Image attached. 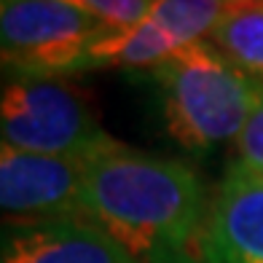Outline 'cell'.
Here are the masks:
<instances>
[{"label":"cell","instance_id":"cell-1","mask_svg":"<svg viewBox=\"0 0 263 263\" xmlns=\"http://www.w3.org/2000/svg\"><path fill=\"white\" fill-rule=\"evenodd\" d=\"M86 218L137 263H194L210 199L201 177L180 159L124 142L86 161Z\"/></svg>","mask_w":263,"mask_h":263},{"label":"cell","instance_id":"cell-2","mask_svg":"<svg viewBox=\"0 0 263 263\" xmlns=\"http://www.w3.org/2000/svg\"><path fill=\"white\" fill-rule=\"evenodd\" d=\"M170 137L191 153L236 142L263 100V86L236 70L210 41L153 67Z\"/></svg>","mask_w":263,"mask_h":263},{"label":"cell","instance_id":"cell-3","mask_svg":"<svg viewBox=\"0 0 263 263\" xmlns=\"http://www.w3.org/2000/svg\"><path fill=\"white\" fill-rule=\"evenodd\" d=\"M0 135L16 151L81 161L118 145L73 83L46 76H6Z\"/></svg>","mask_w":263,"mask_h":263},{"label":"cell","instance_id":"cell-4","mask_svg":"<svg viewBox=\"0 0 263 263\" xmlns=\"http://www.w3.org/2000/svg\"><path fill=\"white\" fill-rule=\"evenodd\" d=\"M107 27L65 0H3L0 46L6 76L67 78Z\"/></svg>","mask_w":263,"mask_h":263},{"label":"cell","instance_id":"cell-5","mask_svg":"<svg viewBox=\"0 0 263 263\" xmlns=\"http://www.w3.org/2000/svg\"><path fill=\"white\" fill-rule=\"evenodd\" d=\"M229 8L231 3L223 0H153L137 25L102 32L81 54L70 76L91 70H153L188 46L210 41Z\"/></svg>","mask_w":263,"mask_h":263},{"label":"cell","instance_id":"cell-6","mask_svg":"<svg viewBox=\"0 0 263 263\" xmlns=\"http://www.w3.org/2000/svg\"><path fill=\"white\" fill-rule=\"evenodd\" d=\"M86 161L0 145L3 223L86 218Z\"/></svg>","mask_w":263,"mask_h":263},{"label":"cell","instance_id":"cell-7","mask_svg":"<svg viewBox=\"0 0 263 263\" xmlns=\"http://www.w3.org/2000/svg\"><path fill=\"white\" fill-rule=\"evenodd\" d=\"M204 263H263V177L236 161L210 199L201 236Z\"/></svg>","mask_w":263,"mask_h":263},{"label":"cell","instance_id":"cell-8","mask_svg":"<svg viewBox=\"0 0 263 263\" xmlns=\"http://www.w3.org/2000/svg\"><path fill=\"white\" fill-rule=\"evenodd\" d=\"M0 263H137L97 223L35 220L3 223Z\"/></svg>","mask_w":263,"mask_h":263},{"label":"cell","instance_id":"cell-9","mask_svg":"<svg viewBox=\"0 0 263 263\" xmlns=\"http://www.w3.org/2000/svg\"><path fill=\"white\" fill-rule=\"evenodd\" d=\"M210 43L236 70L263 86V0L231 6L215 25Z\"/></svg>","mask_w":263,"mask_h":263},{"label":"cell","instance_id":"cell-10","mask_svg":"<svg viewBox=\"0 0 263 263\" xmlns=\"http://www.w3.org/2000/svg\"><path fill=\"white\" fill-rule=\"evenodd\" d=\"M78 6L97 16L107 30H126L148 14L153 0H78Z\"/></svg>","mask_w":263,"mask_h":263},{"label":"cell","instance_id":"cell-11","mask_svg":"<svg viewBox=\"0 0 263 263\" xmlns=\"http://www.w3.org/2000/svg\"><path fill=\"white\" fill-rule=\"evenodd\" d=\"M236 164L263 177V100L250 116L242 135L236 137Z\"/></svg>","mask_w":263,"mask_h":263},{"label":"cell","instance_id":"cell-12","mask_svg":"<svg viewBox=\"0 0 263 263\" xmlns=\"http://www.w3.org/2000/svg\"><path fill=\"white\" fill-rule=\"evenodd\" d=\"M223 3H231V6H236V3H247V0H223Z\"/></svg>","mask_w":263,"mask_h":263},{"label":"cell","instance_id":"cell-13","mask_svg":"<svg viewBox=\"0 0 263 263\" xmlns=\"http://www.w3.org/2000/svg\"><path fill=\"white\" fill-rule=\"evenodd\" d=\"M65 3H73V6H78V0H65ZM81 8V6H78Z\"/></svg>","mask_w":263,"mask_h":263}]
</instances>
